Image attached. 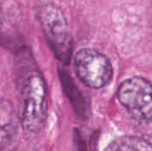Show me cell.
<instances>
[{
	"label": "cell",
	"instance_id": "obj_1",
	"mask_svg": "<svg viewBox=\"0 0 152 151\" xmlns=\"http://www.w3.org/2000/svg\"><path fill=\"white\" fill-rule=\"evenodd\" d=\"M37 19L45 38L55 57L69 64L72 56L73 42L61 9L53 4H45L37 9Z\"/></svg>",
	"mask_w": 152,
	"mask_h": 151
},
{
	"label": "cell",
	"instance_id": "obj_2",
	"mask_svg": "<svg viewBox=\"0 0 152 151\" xmlns=\"http://www.w3.org/2000/svg\"><path fill=\"white\" fill-rule=\"evenodd\" d=\"M21 124L28 133L39 132L45 122L47 111L46 87L37 73L27 76L21 88Z\"/></svg>",
	"mask_w": 152,
	"mask_h": 151
},
{
	"label": "cell",
	"instance_id": "obj_3",
	"mask_svg": "<svg viewBox=\"0 0 152 151\" xmlns=\"http://www.w3.org/2000/svg\"><path fill=\"white\" fill-rule=\"evenodd\" d=\"M118 99L135 120L151 121V84L148 79L134 77L124 81L118 87Z\"/></svg>",
	"mask_w": 152,
	"mask_h": 151
},
{
	"label": "cell",
	"instance_id": "obj_4",
	"mask_svg": "<svg viewBox=\"0 0 152 151\" xmlns=\"http://www.w3.org/2000/svg\"><path fill=\"white\" fill-rule=\"evenodd\" d=\"M74 69L80 81L94 89L104 87L113 77V69L109 59L94 49L78 51L74 58Z\"/></svg>",
	"mask_w": 152,
	"mask_h": 151
},
{
	"label": "cell",
	"instance_id": "obj_5",
	"mask_svg": "<svg viewBox=\"0 0 152 151\" xmlns=\"http://www.w3.org/2000/svg\"><path fill=\"white\" fill-rule=\"evenodd\" d=\"M20 119L12 103L0 99V150L7 148L16 138Z\"/></svg>",
	"mask_w": 152,
	"mask_h": 151
},
{
	"label": "cell",
	"instance_id": "obj_6",
	"mask_svg": "<svg viewBox=\"0 0 152 151\" xmlns=\"http://www.w3.org/2000/svg\"><path fill=\"white\" fill-rule=\"evenodd\" d=\"M59 76L61 77V82L62 87L68 96L69 100L72 103L76 112L81 117H86L87 115V108L85 99L77 87V85L73 83L72 78L64 70H60Z\"/></svg>",
	"mask_w": 152,
	"mask_h": 151
},
{
	"label": "cell",
	"instance_id": "obj_7",
	"mask_svg": "<svg viewBox=\"0 0 152 151\" xmlns=\"http://www.w3.org/2000/svg\"><path fill=\"white\" fill-rule=\"evenodd\" d=\"M104 151H152L149 142L137 136H122L113 141Z\"/></svg>",
	"mask_w": 152,
	"mask_h": 151
}]
</instances>
